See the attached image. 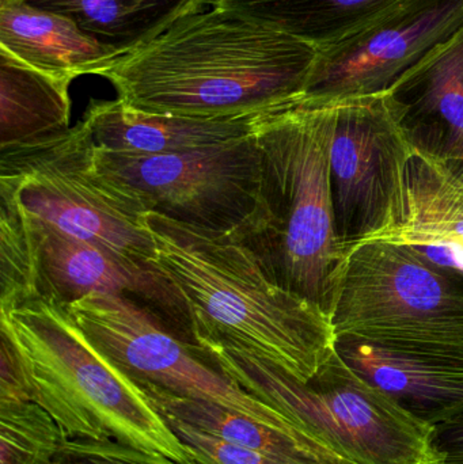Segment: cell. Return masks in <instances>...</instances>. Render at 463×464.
<instances>
[{
	"label": "cell",
	"instance_id": "11",
	"mask_svg": "<svg viewBox=\"0 0 463 464\" xmlns=\"http://www.w3.org/2000/svg\"><path fill=\"white\" fill-rule=\"evenodd\" d=\"M331 166L336 230L345 248L382 227L413 143L391 92L340 98Z\"/></svg>",
	"mask_w": 463,
	"mask_h": 464
},
{
	"label": "cell",
	"instance_id": "1",
	"mask_svg": "<svg viewBox=\"0 0 463 464\" xmlns=\"http://www.w3.org/2000/svg\"><path fill=\"white\" fill-rule=\"evenodd\" d=\"M317 48L226 7L207 5L100 73L124 105L201 120L249 119L304 97Z\"/></svg>",
	"mask_w": 463,
	"mask_h": 464
},
{
	"label": "cell",
	"instance_id": "21",
	"mask_svg": "<svg viewBox=\"0 0 463 464\" xmlns=\"http://www.w3.org/2000/svg\"><path fill=\"white\" fill-rule=\"evenodd\" d=\"M401 0H207L230 8L315 48L332 43Z\"/></svg>",
	"mask_w": 463,
	"mask_h": 464
},
{
	"label": "cell",
	"instance_id": "23",
	"mask_svg": "<svg viewBox=\"0 0 463 464\" xmlns=\"http://www.w3.org/2000/svg\"><path fill=\"white\" fill-rule=\"evenodd\" d=\"M64 435L35 402L0 405V464H56Z\"/></svg>",
	"mask_w": 463,
	"mask_h": 464
},
{
	"label": "cell",
	"instance_id": "12",
	"mask_svg": "<svg viewBox=\"0 0 463 464\" xmlns=\"http://www.w3.org/2000/svg\"><path fill=\"white\" fill-rule=\"evenodd\" d=\"M27 219L34 235L37 299L67 305L89 294L127 297L155 314L179 337L195 343L187 304L158 267L132 266L92 243L30 217Z\"/></svg>",
	"mask_w": 463,
	"mask_h": 464
},
{
	"label": "cell",
	"instance_id": "13",
	"mask_svg": "<svg viewBox=\"0 0 463 464\" xmlns=\"http://www.w3.org/2000/svg\"><path fill=\"white\" fill-rule=\"evenodd\" d=\"M375 242L463 251V162L413 146L382 227L351 246Z\"/></svg>",
	"mask_w": 463,
	"mask_h": 464
},
{
	"label": "cell",
	"instance_id": "5",
	"mask_svg": "<svg viewBox=\"0 0 463 464\" xmlns=\"http://www.w3.org/2000/svg\"><path fill=\"white\" fill-rule=\"evenodd\" d=\"M203 349L241 389L348 464H445L435 428L366 381L337 351L312 379L301 382L246 352Z\"/></svg>",
	"mask_w": 463,
	"mask_h": 464
},
{
	"label": "cell",
	"instance_id": "2",
	"mask_svg": "<svg viewBox=\"0 0 463 464\" xmlns=\"http://www.w3.org/2000/svg\"><path fill=\"white\" fill-rule=\"evenodd\" d=\"M144 222L152 264L184 299L198 346L246 352L301 382L336 352L331 315L274 283L246 246L157 212Z\"/></svg>",
	"mask_w": 463,
	"mask_h": 464
},
{
	"label": "cell",
	"instance_id": "25",
	"mask_svg": "<svg viewBox=\"0 0 463 464\" xmlns=\"http://www.w3.org/2000/svg\"><path fill=\"white\" fill-rule=\"evenodd\" d=\"M56 464H179L163 455L141 451L117 441L63 440Z\"/></svg>",
	"mask_w": 463,
	"mask_h": 464
},
{
	"label": "cell",
	"instance_id": "8",
	"mask_svg": "<svg viewBox=\"0 0 463 464\" xmlns=\"http://www.w3.org/2000/svg\"><path fill=\"white\" fill-rule=\"evenodd\" d=\"M67 308L92 345L139 386L217 403L277 430L306 435L231 381L201 346L179 337L139 303L89 294Z\"/></svg>",
	"mask_w": 463,
	"mask_h": 464
},
{
	"label": "cell",
	"instance_id": "14",
	"mask_svg": "<svg viewBox=\"0 0 463 464\" xmlns=\"http://www.w3.org/2000/svg\"><path fill=\"white\" fill-rule=\"evenodd\" d=\"M413 146L463 162V26L391 90Z\"/></svg>",
	"mask_w": 463,
	"mask_h": 464
},
{
	"label": "cell",
	"instance_id": "24",
	"mask_svg": "<svg viewBox=\"0 0 463 464\" xmlns=\"http://www.w3.org/2000/svg\"><path fill=\"white\" fill-rule=\"evenodd\" d=\"M163 419L181 443L187 447L195 464H295L246 447L228 443L179 420L171 417Z\"/></svg>",
	"mask_w": 463,
	"mask_h": 464
},
{
	"label": "cell",
	"instance_id": "18",
	"mask_svg": "<svg viewBox=\"0 0 463 464\" xmlns=\"http://www.w3.org/2000/svg\"><path fill=\"white\" fill-rule=\"evenodd\" d=\"M71 83L0 52V151L70 130Z\"/></svg>",
	"mask_w": 463,
	"mask_h": 464
},
{
	"label": "cell",
	"instance_id": "20",
	"mask_svg": "<svg viewBox=\"0 0 463 464\" xmlns=\"http://www.w3.org/2000/svg\"><path fill=\"white\" fill-rule=\"evenodd\" d=\"M60 14L103 45L127 53L165 32L177 19L203 10L207 0H19Z\"/></svg>",
	"mask_w": 463,
	"mask_h": 464
},
{
	"label": "cell",
	"instance_id": "3",
	"mask_svg": "<svg viewBox=\"0 0 463 464\" xmlns=\"http://www.w3.org/2000/svg\"><path fill=\"white\" fill-rule=\"evenodd\" d=\"M337 103L304 97L260 120L257 208L230 237L255 254L274 283L328 314L344 256L332 188Z\"/></svg>",
	"mask_w": 463,
	"mask_h": 464
},
{
	"label": "cell",
	"instance_id": "22",
	"mask_svg": "<svg viewBox=\"0 0 463 464\" xmlns=\"http://www.w3.org/2000/svg\"><path fill=\"white\" fill-rule=\"evenodd\" d=\"M37 278L29 219L13 200L0 198V314L37 299Z\"/></svg>",
	"mask_w": 463,
	"mask_h": 464
},
{
	"label": "cell",
	"instance_id": "26",
	"mask_svg": "<svg viewBox=\"0 0 463 464\" xmlns=\"http://www.w3.org/2000/svg\"><path fill=\"white\" fill-rule=\"evenodd\" d=\"M33 402L21 356L7 324L0 321V405Z\"/></svg>",
	"mask_w": 463,
	"mask_h": 464
},
{
	"label": "cell",
	"instance_id": "7",
	"mask_svg": "<svg viewBox=\"0 0 463 464\" xmlns=\"http://www.w3.org/2000/svg\"><path fill=\"white\" fill-rule=\"evenodd\" d=\"M0 198L27 217L140 269H157L149 207L98 162L83 119L60 135L0 151Z\"/></svg>",
	"mask_w": 463,
	"mask_h": 464
},
{
	"label": "cell",
	"instance_id": "27",
	"mask_svg": "<svg viewBox=\"0 0 463 464\" xmlns=\"http://www.w3.org/2000/svg\"><path fill=\"white\" fill-rule=\"evenodd\" d=\"M435 444L445 464H463V421L435 428Z\"/></svg>",
	"mask_w": 463,
	"mask_h": 464
},
{
	"label": "cell",
	"instance_id": "9",
	"mask_svg": "<svg viewBox=\"0 0 463 464\" xmlns=\"http://www.w3.org/2000/svg\"><path fill=\"white\" fill-rule=\"evenodd\" d=\"M101 168L130 185L150 212L234 237L257 208L261 155L256 132L190 151L120 155L98 149Z\"/></svg>",
	"mask_w": 463,
	"mask_h": 464
},
{
	"label": "cell",
	"instance_id": "17",
	"mask_svg": "<svg viewBox=\"0 0 463 464\" xmlns=\"http://www.w3.org/2000/svg\"><path fill=\"white\" fill-rule=\"evenodd\" d=\"M0 52L71 82L82 75H100L121 56L71 19L19 0H0Z\"/></svg>",
	"mask_w": 463,
	"mask_h": 464
},
{
	"label": "cell",
	"instance_id": "6",
	"mask_svg": "<svg viewBox=\"0 0 463 464\" xmlns=\"http://www.w3.org/2000/svg\"><path fill=\"white\" fill-rule=\"evenodd\" d=\"M329 314L337 338L463 367V269L421 248L382 242L348 247Z\"/></svg>",
	"mask_w": 463,
	"mask_h": 464
},
{
	"label": "cell",
	"instance_id": "16",
	"mask_svg": "<svg viewBox=\"0 0 463 464\" xmlns=\"http://www.w3.org/2000/svg\"><path fill=\"white\" fill-rule=\"evenodd\" d=\"M336 351L416 419L434 428L463 421V367L435 364L350 338H337Z\"/></svg>",
	"mask_w": 463,
	"mask_h": 464
},
{
	"label": "cell",
	"instance_id": "15",
	"mask_svg": "<svg viewBox=\"0 0 463 464\" xmlns=\"http://www.w3.org/2000/svg\"><path fill=\"white\" fill-rule=\"evenodd\" d=\"M263 117L201 120L146 113L116 98L92 100L82 119L89 125L98 149L144 157L190 151L246 138L256 132Z\"/></svg>",
	"mask_w": 463,
	"mask_h": 464
},
{
	"label": "cell",
	"instance_id": "4",
	"mask_svg": "<svg viewBox=\"0 0 463 464\" xmlns=\"http://www.w3.org/2000/svg\"><path fill=\"white\" fill-rule=\"evenodd\" d=\"M0 321L18 349L33 402L64 438L117 441L195 464L143 389L92 345L67 305L40 297Z\"/></svg>",
	"mask_w": 463,
	"mask_h": 464
},
{
	"label": "cell",
	"instance_id": "19",
	"mask_svg": "<svg viewBox=\"0 0 463 464\" xmlns=\"http://www.w3.org/2000/svg\"><path fill=\"white\" fill-rule=\"evenodd\" d=\"M141 389L160 416L187 422L228 443L295 464H348L310 436L277 430L217 403L177 397L152 387Z\"/></svg>",
	"mask_w": 463,
	"mask_h": 464
},
{
	"label": "cell",
	"instance_id": "10",
	"mask_svg": "<svg viewBox=\"0 0 463 464\" xmlns=\"http://www.w3.org/2000/svg\"><path fill=\"white\" fill-rule=\"evenodd\" d=\"M463 26V0H401L332 43L317 46L304 98L389 92Z\"/></svg>",
	"mask_w": 463,
	"mask_h": 464
}]
</instances>
